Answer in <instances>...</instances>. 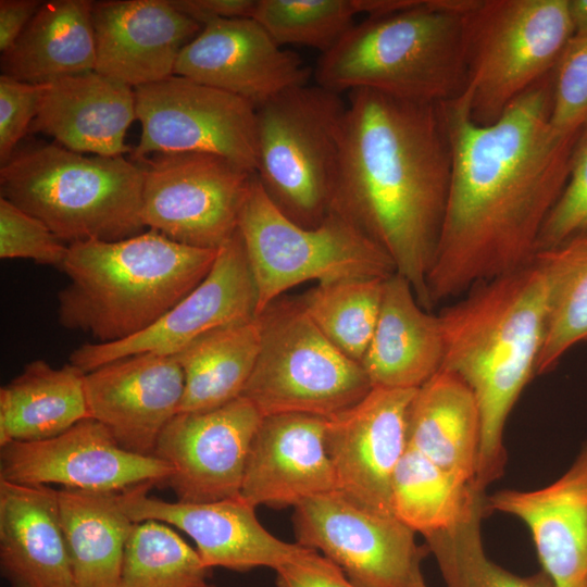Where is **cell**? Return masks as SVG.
Returning <instances> with one entry per match:
<instances>
[{"label":"cell","mask_w":587,"mask_h":587,"mask_svg":"<svg viewBox=\"0 0 587 587\" xmlns=\"http://www.w3.org/2000/svg\"><path fill=\"white\" fill-rule=\"evenodd\" d=\"M553 72L479 125L466 91L439 103L452 153L447 209L427 277L433 307L530 264L569 178L580 133L551 122Z\"/></svg>","instance_id":"obj_1"},{"label":"cell","mask_w":587,"mask_h":587,"mask_svg":"<svg viewBox=\"0 0 587 587\" xmlns=\"http://www.w3.org/2000/svg\"><path fill=\"white\" fill-rule=\"evenodd\" d=\"M451 172L439 104L369 89L348 92L330 210L390 257L427 311L433 308L427 277L439 245Z\"/></svg>","instance_id":"obj_2"},{"label":"cell","mask_w":587,"mask_h":587,"mask_svg":"<svg viewBox=\"0 0 587 587\" xmlns=\"http://www.w3.org/2000/svg\"><path fill=\"white\" fill-rule=\"evenodd\" d=\"M441 370L462 379L474 395L480 420L474 485L484 490L503 474L508 417L537 363L548 319V285L533 261L472 287L442 309Z\"/></svg>","instance_id":"obj_3"},{"label":"cell","mask_w":587,"mask_h":587,"mask_svg":"<svg viewBox=\"0 0 587 587\" xmlns=\"http://www.w3.org/2000/svg\"><path fill=\"white\" fill-rule=\"evenodd\" d=\"M217 252L175 242L153 229L117 241L70 243L61 268L68 284L58 294V321L100 344L127 339L191 292Z\"/></svg>","instance_id":"obj_4"},{"label":"cell","mask_w":587,"mask_h":587,"mask_svg":"<svg viewBox=\"0 0 587 587\" xmlns=\"http://www.w3.org/2000/svg\"><path fill=\"white\" fill-rule=\"evenodd\" d=\"M469 0H416L403 10L367 16L321 54L313 76L335 92L369 89L439 104L467 86L462 12Z\"/></svg>","instance_id":"obj_5"},{"label":"cell","mask_w":587,"mask_h":587,"mask_svg":"<svg viewBox=\"0 0 587 587\" xmlns=\"http://www.w3.org/2000/svg\"><path fill=\"white\" fill-rule=\"evenodd\" d=\"M142 165L85 155L52 142L14 152L0 168V195L66 245L117 241L146 228Z\"/></svg>","instance_id":"obj_6"},{"label":"cell","mask_w":587,"mask_h":587,"mask_svg":"<svg viewBox=\"0 0 587 587\" xmlns=\"http://www.w3.org/2000/svg\"><path fill=\"white\" fill-rule=\"evenodd\" d=\"M347 101L317 84L287 89L255 109V176L274 204L304 227L330 210Z\"/></svg>","instance_id":"obj_7"},{"label":"cell","mask_w":587,"mask_h":587,"mask_svg":"<svg viewBox=\"0 0 587 587\" xmlns=\"http://www.w3.org/2000/svg\"><path fill=\"white\" fill-rule=\"evenodd\" d=\"M462 29L465 91L479 125L551 74L575 34L569 0H469Z\"/></svg>","instance_id":"obj_8"},{"label":"cell","mask_w":587,"mask_h":587,"mask_svg":"<svg viewBox=\"0 0 587 587\" xmlns=\"http://www.w3.org/2000/svg\"><path fill=\"white\" fill-rule=\"evenodd\" d=\"M238 230L257 289V316L308 280L386 279L396 273L390 257L348 218L330 210L319 225L301 226L274 204L255 175Z\"/></svg>","instance_id":"obj_9"},{"label":"cell","mask_w":587,"mask_h":587,"mask_svg":"<svg viewBox=\"0 0 587 587\" xmlns=\"http://www.w3.org/2000/svg\"><path fill=\"white\" fill-rule=\"evenodd\" d=\"M258 316L260 351L240 397L262 416L302 413L328 419L373 388L362 365L322 334L300 299L282 296Z\"/></svg>","instance_id":"obj_10"},{"label":"cell","mask_w":587,"mask_h":587,"mask_svg":"<svg viewBox=\"0 0 587 587\" xmlns=\"http://www.w3.org/2000/svg\"><path fill=\"white\" fill-rule=\"evenodd\" d=\"M143 168L141 217L146 227L195 248L218 250L238 229L254 173L218 154H152Z\"/></svg>","instance_id":"obj_11"},{"label":"cell","mask_w":587,"mask_h":587,"mask_svg":"<svg viewBox=\"0 0 587 587\" xmlns=\"http://www.w3.org/2000/svg\"><path fill=\"white\" fill-rule=\"evenodd\" d=\"M297 544L316 550L358 587H414L428 548L394 514L336 489L294 508Z\"/></svg>","instance_id":"obj_12"},{"label":"cell","mask_w":587,"mask_h":587,"mask_svg":"<svg viewBox=\"0 0 587 587\" xmlns=\"http://www.w3.org/2000/svg\"><path fill=\"white\" fill-rule=\"evenodd\" d=\"M134 91L141 135L133 161L164 152H209L255 174L257 121L250 102L178 75Z\"/></svg>","instance_id":"obj_13"},{"label":"cell","mask_w":587,"mask_h":587,"mask_svg":"<svg viewBox=\"0 0 587 587\" xmlns=\"http://www.w3.org/2000/svg\"><path fill=\"white\" fill-rule=\"evenodd\" d=\"M172 474V466L155 455L123 449L91 417L52 438L0 447V479L17 484L120 492L145 483H166Z\"/></svg>","instance_id":"obj_14"},{"label":"cell","mask_w":587,"mask_h":587,"mask_svg":"<svg viewBox=\"0 0 587 587\" xmlns=\"http://www.w3.org/2000/svg\"><path fill=\"white\" fill-rule=\"evenodd\" d=\"M257 316V289L239 230L224 243L205 278L154 324L127 339L84 344L70 363L88 373L109 362L152 352L175 355L200 336Z\"/></svg>","instance_id":"obj_15"},{"label":"cell","mask_w":587,"mask_h":587,"mask_svg":"<svg viewBox=\"0 0 587 587\" xmlns=\"http://www.w3.org/2000/svg\"><path fill=\"white\" fill-rule=\"evenodd\" d=\"M262 417L243 397L210 411L177 413L153 452L173 469L166 484L177 501L203 503L239 496Z\"/></svg>","instance_id":"obj_16"},{"label":"cell","mask_w":587,"mask_h":587,"mask_svg":"<svg viewBox=\"0 0 587 587\" xmlns=\"http://www.w3.org/2000/svg\"><path fill=\"white\" fill-rule=\"evenodd\" d=\"M153 483L117 492L122 510L134 522L158 521L186 533L203 564L235 572L276 570L308 548L283 541L258 520L255 507L240 495L212 502H171L149 495Z\"/></svg>","instance_id":"obj_17"},{"label":"cell","mask_w":587,"mask_h":587,"mask_svg":"<svg viewBox=\"0 0 587 587\" xmlns=\"http://www.w3.org/2000/svg\"><path fill=\"white\" fill-rule=\"evenodd\" d=\"M416 389L373 387L354 405L326 420L324 442L337 489L391 513V482L408 448L407 419Z\"/></svg>","instance_id":"obj_18"},{"label":"cell","mask_w":587,"mask_h":587,"mask_svg":"<svg viewBox=\"0 0 587 587\" xmlns=\"http://www.w3.org/2000/svg\"><path fill=\"white\" fill-rule=\"evenodd\" d=\"M174 75L224 90L255 109L280 92L309 84L313 71L253 18L205 24L182 50Z\"/></svg>","instance_id":"obj_19"},{"label":"cell","mask_w":587,"mask_h":587,"mask_svg":"<svg viewBox=\"0 0 587 587\" xmlns=\"http://www.w3.org/2000/svg\"><path fill=\"white\" fill-rule=\"evenodd\" d=\"M89 417L123 449L153 455L167 423L178 413L184 373L174 355L125 357L85 374Z\"/></svg>","instance_id":"obj_20"},{"label":"cell","mask_w":587,"mask_h":587,"mask_svg":"<svg viewBox=\"0 0 587 587\" xmlns=\"http://www.w3.org/2000/svg\"><path fill=\"white\" fill-rule=\"evenodd\" d=\"M95 71L133 88L174 75L176 61L202 29L170 0L92 1Z\"/></svg>","instance_id":"obj_21"},{"label":"cell","mask_w":587,"mask_h":587,"mask_svg":"<svg viewBox=\"0 0 587 587\" xmlns=\"http://www.w3.org/2000/svg\"><path fill=\"white\" fill-rule=\"evenodd\" d=\"M326 420L302 413L263 416L249 448L240 496L255 508L283 509L336 490L324 442Z\"/></svg>","instance_id":"obj_22"},{"label":"cell","mask_w":587,"mask_h":587,"mask_svg":"<svg viewBox=\"0 0 587 587\" xmlns=\"http://www.w3.org/2000/svg\"><path fill=\"white\" fill-rule=\"evenodd\" d=\"M485 510L526 525L554 587H587V442L551 484L534 490H499L485 497Z\"/></svg>","instance_id":"obj_23"},{"label":"cell","mask_w":587,"mask_h":587,"mask_svg":"<svg viewBox=\"0 0 587 587\" xmlns=\"http://www.w3.org/2000/svg\"><path fill=\"white\" fill-rule=\"evenodd\" d=\"M136 120L134 88L96 71L49 83L29 133H42L78 153L121 157Z\"/></svg>","instance_id":"obj_24"},{"label":"cell","mask_w":587,"mask_h":587,"mask_svg":"<svg viewBox=\"0 0 587 587\" xmlns=\"http://www.w3.org/2000/svg\"><path fill=\"white\" fill-rule=\"evenodd\" d=\"M57 491L0 479V572L9 587H73Z\"/></svg>","instance_id":"obj_25"},{"label":"cell","mask_w":587,"mask_h":587,"mask_svg":"<svg viewBox=\"0 0 587 587\" xmlns=\"http://www.w3.org/2000/svg\"><path fill=\"white\" fill-rule=\"evenodd\" d=\"M445 341L438 315L417 301L399 273L384 280L378 322L361 361L373 387L417 389L441 370Z\"/></svg>","instance_id":"obj_26"},{"label":"cell","mask_w":587,"mask_h":587,"mask_svg":"<svg viewBox=\"0 0 587 587\" xmlns=\"http://www.w3.org/2000/svg\"><path fill=\"white\" fill-rule=\"evenodd\" d=\"M408 447L474 484L480 442V420L473 392L445 370L416 389L407 419Z\"/></svg>","instance_id":"obj_27"},{"label":"cell","mask_w":587,"mask_h":587,"mask_svg":"<svg viewBox=\"0 0 587 587\" xmlns=\"http://www.w3.org/2000/svg\"><path fill=\"white\" fill-rule=\"evenodd\" d=\"M91 7L90 0L42 2L12 48L2 53V74L25 83L46 84L95 71Z\"/></svg>","instance_id":"obj_28"},{"label":"cell","mask_w":587,"mask_h":587,"mask_svg":"<svg viewBox=\"0 0 587 587\" xmlns=\"http://www.w3.org/2000/svg\"><path fill=\"white\" fill-rule=\"evenodd\" d=\"M85 374L72 363H27L0 388V447L52 438L88 419Z\"/></svg>","instance_id":"obj_29"},{"label":"cell","mask_w":587,"mask_h":587,"mask_svg":"<svg viewBox=\"0 0 587 587\" xmlns=\"http://www.w3.org/2000/svg\"><path fill=\"white\" fill-rule=\"evenodd\" d=\"M57 496L73 587H118L135 523L120 507L117 492L63 488Z\"/></svg>","instance_id":"obj_30"},{"label":"cell","mask_w":587,"mask_h":587,"mask_svg":"<svg viewBox=\"0 0 587 587\" xmlns=\"http://www.w3.org/2000/svg\"><path fill=\"white\" fill-rule=\"evenodd\" d=\"M261 346L259 316L211 330L174 357L184 373L179 412H204L239 398Z\"/></svg>","instance_id":"obj_31"},{"label":"cell","mask_w":587,"mask_h":587,"mask_svg":"<svg viewBox=\"0 0 587 587\" xmlns=\"http://www.w3.org/2000/svg\"><path fill=\"white\" fill-rule=\"evenodd\" d=\"M485 496L408 447L392 476L390 504L399 521L425 536L465 521Z\"/></svg>","instance_id":"obj_32"},{"label":"cell","mask_w":587,"mask_h":587,"mask_svg":"<svg viewBox=\"0 0 587 587\" xmlns=\"http://www.w3.org/2000/svg\"><path fill=\"white\" fill-rule=\"evenodd\" d=\"M534 261L548 285L547 327L537 363V375H541L587 341V233L538 251Z\"/></svg>","instance_id":"obj_33"},{"label":"cell","mask_w":587,"mask_h":587,"mask_svg":"<svg viewBox=\"0 0 587 587\" xmlns=\"http://www.w3.org/2000/svg\"><path fill=\"white\" fill-rule=\"evenodd\" d=\"M384 280L319 284L300 298L304 311L322 334L360 364L378 322Z\"/></svg>","instance_id":"obj_34"},{"label":"cell","mask_w":587,"mask_h":587,"mask_svg":"<svg viewBox=\"0 0 587 587\" xmlns=\"http://www.w3.org/2000/svg\"><path fill=\"white\" fill-rule=\"evenodd\" d=\"M118 587H215L196 549L158 521L135 523Z\"/></svg>","instance_id":"obj_35"},{"label":"cell","mask_w":587,"mask_h":587,"mask_svg":"<svg viewBox=\"0 0 587 587\" xmlns=\"http://www.w3.org/2000/svg\"><path fill=\"white\" fill-rule=\"evenodd\" d=\"M486 497V496H485ZM485 498L472 514L453 527L425 535L447 587H554L541 570L521 576L492 562L485 553L480 522Z\"/></svg>","instance_id":"obj_36"},{"label":"cell","mask_w":587,"mask_h":587,"mask_svg":"<svg viewBox=\"0 0 587 587\" xmlns=\"http://www.w3.org/2000/svg\"><path fill=\"white\" fill-rule=\"evenodd\" d=\"M354 0H258L252 18L284 47L301 45L321 54L355 24Z\"/></svg>","instance_id":"obj_37"},{"label":"cell","mask_w":587,"mask_h":587,"mask_svg":"<svg viewBox=\"0 0 587 587\" xmlns=\"http://www.w3.org/2000/svg\"><path fill=\"white\" fill-rule=\"evenodd\" d=\"M550 122L563 134L587 126V34H574L553 70Z\"/></svg>","instance_id":"obj_38"},{"label":"cell","mask_w":587,"mask_h":587,"mask_svg":"<svg viewBox=\"0 0 587 587\" xmlns=\"http://www.w3.org/2000/svg\"><path fill=\"white\" fill-rule=\"evenodd\" d=\"M68 245L41 221L0 197V258L28 259L62 268Z\"/></svg>","instance_id":"obj_39"},{"label":"cell","mask_w":587,"mask_h":587,"mask_svg":"<svg viewBox=\"0 0 587 587\" xmlns=\"http://www.w3.org/2000/svg\"><path fill=\"white\" fill-rule=\"evenodd\" d=\"M583 233H587V126L576 142L565 187L540 232L537 252Z\"/></svg>","instance_id":"obj_40"},{"label":"cell","mask_w":587,"mask_h":587,"mask_svg":"<svg viewBox=\"0 0 587 587\" xmlns=\"http://www.w3.org/2000/svg\"><path fill=\"white\" fill-rule=\"evenodd\" d=\"M49 83H25L0 76V163L14 154L18 141L29 133Z\"/></svg>","instance_id":"obj_41"},{"label":"cell","mask_w":587,"mask_h":587,"mask_svg":"<svg viewBox=\"0 0 587 587\" xmlns=\"http://www.w3.org/2000/svg\"><path fill=\"white\" fill-rule=\"evenodd\" d=\"M275 573L277 587H358L339 566L310 548Z\"/></svg>","instance_id":"obj_42"},{"label":"cell","mask_w":587,"mask_h":587,"mask_svg":"<svg viewBox=\"0 0 587 587\" xmlns=\"http://www.w3.org/2000/svg\"><path fill=\"white\" fill-rule=\"evenodd\" d=\"M258 0H170L179 12L202 25L213 21L252 18Z\"/></svg>","instance_id":"obj_43"},{"label":"cell","mask_w":587,"mask_h":587,"mask_svg":"<svg viewBox=\"0 0 587 587\" xmlns=\"http://www.w3.org/2000/svg\"><path fill=\"white\" fill-rule=\"evenodd\" d=\"M41 3L42 1L39 0L0 1V51L2 53L12 48Z\"/></svg>","instance_id":"obj_44"},{"label":"cell","mask_w":587,"mask_h":587,"mask_svg":"<svg viewBox=\"0 0 587 587\" xmlns=\"http://www.w3.org/2000/svg\"><path fill=\"white\" fill-rule=\"evenodd\" d=\"M416 0H354L358 13L367 16L390 14L414 4Z\"/></svg>","instance_id":"obj_45"},{"label":"cell","mask_w":587,"mask_h":587,"mask_svg":"<svg viewBox=\"0 0 587 587\" xmlns=\"http://www.w3.org/2000/svg\"><path fill=\"white\" fill-rule=\"evenodd\" d=\"M575 34H587V0H569Z\"/></svg>","instance_id":"obj_46"},{"label":"cell","mask_w":587,"mask_h":587,"mask_svg":"<svg viewBox=\"0 0 587 587\" xmlns=\"http://www.w3.org/2000/svg\"><path fill=\"white\" fill-rule=\"evenodd\" d=\"M414 587H428L424 579L422 571L415 577Z\"/></svg>","instance_id":"obj_47"}]
</instances>
